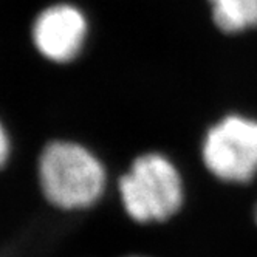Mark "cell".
Here are the masks:
<instances>
[{
	"instance_id": "cell-1",
	"label": "cell",
	"mask_w": 257,
	"mask_h": 257,
	"mask_svg": "<svg viewBox=\"0 0 257 257\" xmlns=\"http://www.w3.org/2000/svg\"><path fill=\"white\" fill-rule=\"evenodd\" d=\"M38 181L51 206L65 212L85 211L104 197L107 169L87 146L71 140H54L39 154Z\"/></svg>"
},
{
	"instance_id": "cell-2",
	"label": "cell",
	"mask_w": 257,
	"mask_h": 257,
	"mask_svg": "<svg viewBox=\"0 0 257 257\" xmlns=\"http://www.w3.org/2000/svg\"><path fill=\"white\" fill-rule=\"evenodd\" d=\"M118 195L124 212L135 223H163L185 205V180L168 155L144 152L118 180Z\"/></svg>"
},
{
	"instance_id": "cell-3",
	"label": "cell",
	"mask_w": 257,
	"mask_h": 257,
	"mask_svg": "<svg viewBox=\"0 0 257 257\" xmlns=\"http://www.w3.org/2000/svg\"><path fill=\"white\" fill-rule=\"evenodd\" d=\"M200 154L218 181L248 185L257 177V119L242 113L222 116L205 132Z\"/></svg>"
},
{
	"instance_id": "cell-4",
	"label": "cell",
	"mask_w": 257,
	"mask_h": 257,
	"mask_svg": "<svg viewBox=\"0 0 257 257\" xmlns=\"http://www.w3.org/2000/svg\"><path fill=\"white\" fill-rule=\"evenodd\" d=\"M88 38V21L81 8L54 4L33 22L31 39L41 56L53 64H70L81 56Z\"/></svg>"
},
{
	"instance_id": "cell-5",
	"label": "cell",
	"mask_w": 257,
	"mask_h": 257,
	"mask_svg": "<svg viewBox=\"0 0 257 257\" xmlns=\"http://www.w3.org/2000/svg\"><path fill=\"white\" fill-rule=\"evenodd\" d=\"M215 27L226 34L257 28V0H208Z\"/></svg>"
},
{
	"instance_id": "cell-6",
	"label": "cell",
	"mask_w": 257,
	"mask_h": 257,
	"mask_svg": "<svg viewBox=\"0 0 257 257\" xmlns=\"http://www.w3.org/2000/svg\"><path fill=\"white\" fill-rule=\"evenodd\" d=\"M11 154H13V141L8 128L5 127L4 121L0 119V171L8 164Z\"/></svg>"
},
{
	"instance_id": "cell-7",
	"label": "cell",
	"mask_w": 257,
	"mask_h": 257,
	"mask_svg": "<svg viewBox=\"0 0 257 257\" xmlns=\"http://www.w3.org/2000/svg\"><path fill=\"white\" fill-rule=\"evenodd\" d=\"M125 257H149V255H141V254H131V255H125Z\"/></svg>"
},
{
	"instance_id": "cell-8",
	"label": "cell",
	"mask_w": 257,
	"mask_h": 257,
	"mask_svg": "<svg viewBox=\"0 0 257 257\" xmlns=\"http://www.w3.org/2000/svg\"><path fill=\"white\" fill-rule=\"evenodd\" d=\"M254 218H255V223H257V205L254 208Z\"/></svg>"
}]
</instances>
